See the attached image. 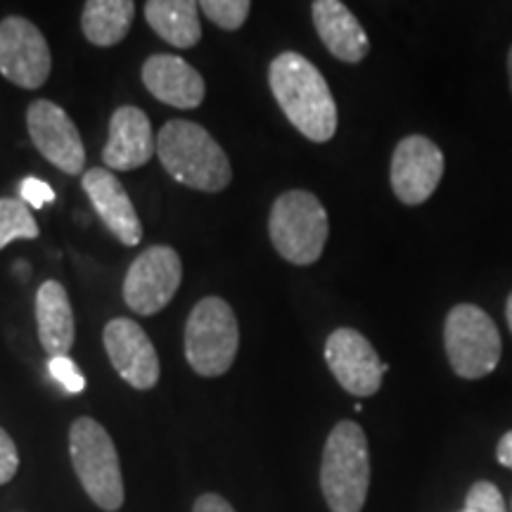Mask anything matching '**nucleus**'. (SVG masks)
I'll use <instances>...</instances> for the list:
<instances>
[{
	"mask_svg": "<svg viewBox=\"0 0 512 512\" xmlns=\"http://www.w3.org/2000/svg\"><path fill=\"white\" fill-rule=\"evenodd\" d=\"M268 86L290 124L313 143L337 133V105L325 76L304 55L280 53L268 67Z\"/></svg>",
	"mask_w": 512,
	"mask_h": 512,
	"instance_id": "1",
	"label": "nucleus"
},
{
	"mask_svg": "<svg viewBox=\"0 0 512 512\" xmlns=\"http://www.w3.org/2000/svg\"><path fill=\"white\" fill-rule=\"evenodd\" d=\"M157 157L174 181L192 190L221 192L233 181L228 155L195 121L174 119L157 136Z\"/></svg>",
	"mask_w": 512,
	"mask_h": 512,
	"instance_id": "2",
	"label": "nucleus"
},
{
	"mask_svg": "<svg viewBox=\"0 0 512 512\" xmlns=\"http://www.w3.org/2000/svg\"><path fill=\"white\" fill-rule=\"evenodd\" d=\"M370 489V448L363 427L342 420L332 427L320 460V491L330 512H361Z\"/></svg>",
	"mask_w": 512,
	"mask_h": 512,
	"instance_id": "3",
	"label": "nucleus"
},
{
	"mask_svg": "<svg viewBox=\"0 0 512 512\" xmlns=\"http://www.w3.org/2000/svg\"><path fill=\"white\" fill-rule=\"evenodd\" d=\"M69 458L88 498L105 512L124 505V477L110 432L93 418H79L69 427Z\"/></svg>",
	"mask_w": 512,
	"mask_h": 512,
	"instance_id": "4",
	"label": "nucleus"
},
{
	"mask_svg": "<svg viewBox=\"0 0 512 512\" xmlns=\"http://www.w3.org/2000/svg\"><path fill=\"white\" fill-rule=\"evenodd\" d=\"M328 233V211L313 192L290 190L273 202L268 235L275 252L290 264H316L328 242Z\"/></svg>",
	"mask_w": 512,
	"mask_h": 512,
	"instance_id": "5",
	"label": "nucleus"
},
{
	"mask_svg": "<svg viewBox=\"0 0 512 512\" xmlns=\"http://www.w3.org/2000/svg\"><path fill=\"white\" fill-rule=\"evenodd\" d=\"M240 349L235 311L221 297H204L185 323V358L202 377H221L233 366Z\"/></svg>",
	"mask_w": 512,
	"mask_h": 512,
	"instance_id": "6",
	"label": "nucleus"
},
{
	"mask_svg": "<svg viewBox=\"0 0 512 512\" xmlns=\"http://www.w3.org/2000/svg\"><path fill=\"white\" fill-rule=\"evenodd\" d=\"M448 366L463 380H482L498 368L503 342L489 313L475 304H458L444 323Z\"/></svg>",
	"mask_w": 512,
	"mask_h": 512,
	"instance_id": "7",
	"label": "nucleus"
},
{
	"mask_svg": "<svg viewBox=\"0 0 512 512\" xmlns=\"http://www.w3.org/2000/svg\"><path fill=\"white\" fill-rule=\"evenodd\" d=\"M183 280V264L176 249L147 247L133 261L124 278V302L138 316H155L176 297Z\"/></svg>",
	"mask_w": 512,
	"mask_h": 512,
	"instance_id": "8",
	"label": "nucleus"
},
{
	"mask_svg": "<svg viewBox=\"0 0 512 512\" xmlns=\"http://www.w3.org/2000/svg\"><path fill=\"white\" fill-rule=\"evenodd\" d=\"M53 69L46 36L27 17H5L0 22V74L19 88H41Z\"/></svg>",
	"mask_w": 512,
	"mask_h": 512,
	"instance_id": "9",
	"label": "nucleus"
},
{
	"mask_svg": "<svg viewBox=\"0 0 512 512\" xmlns=\"http://www.w3.org/2000/svg\"><path fill=\"white\" fill-rule=\"evenodd\" d=\"M325 363L344 392L361 399L380 392L382 377L389 370L387 363L380 361L373 344L354 328L332 332L325 342Z\"/></svg>",
	"mask_w": 512,
	"mask_h": 512,
	"instance_id": "10",
	"label": "nucleus"
},
{
	"mask_svg": "<svg viewBox=\"0 0 512 512\" xmlns=\"http://www.w3.org/2000/svg\"><path fill=\"white\" fill-rule=\"evenodd\" d=\"M441 176H444V152L434 140L408 136L396 145L389 181L399 202L408 207L425 204L439 188Z\"/></svg>",
	"mask_w": 512,
	"mask_h": 512,
	"instance_id": "11",
	"label": "nucleus"
},
{
	"mask_svg": "<svg viewBox=\"0 0 512 512\" xmlns=\"http://www.w3.org/2000/svg\"><path fill=\"white\" fill-rule=\"evenodd\" d=\"M27 128L31 143L50 164L69 176L83 174L86 150L79 128L60 105L50 100L31 102L27 110Z\"/></svg>",
	"mask_w": 512,
	"mask_h": 512,
	"instance_id": "12",
	"label": "nucleus"
},
{
	"mask_svg": "<svg viewBox=\"0 0 512 512\" xmlns=\"http://www.w3.org/2000/svg\"><path fill=\"white\" fill-rule=\"evenodd\" d=\"M107 356L121 380L138 392H147L159 382V356L152 339L131 318H114L102 332Z\"/></svg>",
	"mask_w": 512,
	"mask_h": 512,
	"instance_id": "13",
	"label": "nucleus"
},
{
	"mask_svg": "<svg viewBox=\"0 0 512 512\" xmlns=\"http://www.w3.org/2000/svg\"><path fill=\"white\" fill-rule=\"evenodd\" d=\"M157 152L150 117L140 107H119L110 119V138L102 150V162L110 171H133L147 164Z\"/></svg>",
	"mask_w": 512,
	"mask_h": 512,
	"instance_id": "14",
	"label": "nucleus"
},
{
	"mask_svg": "<svg viewBox=\"0 0 512 512\" xmlns=\"http://www.w3.org/2000/svg\"><path fill=\"white\" fill-rule=\"evenodd\" d=\"M83 190L91 197L100 221L121 245L136 247L143 240L138 211L128 200L124 185L110 169H88V174L83 176Z\"/></svg>",
	"mask_w": 512,
	"mask_h": 512,
	"instance_id": "15",
	"label": "nucleus"
},
{
	"mask_svg": "<svg viewBox=\"0 0 512 512\" xmlns=\"http://www.w3.org/2000/svg\"><path fill=\"white\" fill-rule=\"evenodd\" d=\"M143 83L159 102L178 110H195L207 95L202 74L178 55H152L145 60Z\"/></svg>",
	"mask_w": 512,
	"mask_h": 512,
	"instance_id": "16",
	"label": "nucleus"
},
{
	"mask_svg": "<svg viewBox=\"0 0 512 512\" xmlns=\"http://www.w3.org/2000/svg\"><path fill=\"white\" fill-rule=\"evenodd\" d=\"M313 27L337 60L358 64L370 53L366 29L342 0H313Z\"/></svg>",
	"mask_w": 512,
	"mask_h": 512,
	"instance_id": "17",
	"label": "nucleus"
},
{
	"mask_svg": "<svg viewBox=\"0 0 512 512\" xmlns=\"http://www.w3.org/2000/svg\"><path fill=\"white\" fill-rule=\"evenodd\" d=\"M36 325L38 339L46 354L67 356L74 347V311L69 304V294L62 283L46 280L36 292Z\"/></svg>",
	"mask_w": 512,
	"mask_h": 512,
	"instance_id": "18",
	"label": "nucleus"
},
{
	"mask_svg": "<svg viewBox=\"0 0 512 512\" xmlns=\"http://www.w3.org/2000/svg\"><path fill=\"white\" fill-rule=\"evenodd\" d=\"M145 19L174 48H192L202 38L197 0H147Z\"/></svg>",
	"mask_w": 512,
	"mask_h": 512,
	"instance_id": "19",
	"label": "nucleus"
},
{
	"mask_svg": "<svg viewBox=\"0 0 512 512\" xmlns=\"http://www.w3.org/2000/svg\"><path fill=\"white\" fill-rule=\"evenodd\" d=\"M136 3L133 0H86L81 15L83 36L98 48L121 43L133 24Z\"/></svg>",
	"mask_w": 512,
	"mask_h": 512,
	"instance_id": "20",
	"label": "nucleus"
},
{
	"mask_svg": "<svg viewBox=\"0 0 512 512\" xmlns=\"http://www.w3.org/2000/svg\"><path fill=\"white\" fill-rule=\"evenodd\" d=\"M38 223L31 216V207L22 200L0 197V249L12 240H36Z\"/></svg>",
	"mask_w": 512,
	"mask_h": 512,
	"instance_id": "21",
	"label": "nucleus"
},
{
	"mask_svg": "<svg viewBox=\"0 0 512 512\" xmlns=\"http://www.w3.org/2000/svg\"><path fill=\"white\" fill-rule=\"evenodd\" d=\"M207 19L226 31H238L247 22L252 0H197Z\"/></svg>",
	"mask_w": 512,
	"mask_h": 512,
	"instance_id": "22",
	"label": "nucleus"
},
{
	"mask_svg": "<svg viewBox=\"0 0 512 512\" xmlns=\"http://www.w3.org/2000/svg\"><path fill=\"white\" fill-rule=\"evenodd\" d=\"M463 512H508V508H505L503 494L498 491V486L486 482V479H479L467 491Z\"/></svg>",
	"mask_w": 512,
	"mask_h": 512,
	"instance_id": "23",
	"label": "nucleus"
},
{
	"mask_svg": "<svg viewBox=\"0 0 512 512\" xmlns=\"http://www.w3.org/2000/svg\"><path fill=\"white\" fill-rule=\"evenodd\" d=\"M48 370L62 384L64 392L81 394L86 389V377H83L79 366L69 356H53L48 361Z\"/></svg>",
	"mask_w": 512,
	"mask_h": 512,
	"instance_id": "24",
	"label": "nucleus"
},
{
	"mask_svg": "<svg viewBox=\"0 0 512 512\" xmlns=\"http://www.w3.org/2000/svg\"><path fill=\"white\" fill-rule=\"evenodd\" d=\"M19 470V453L15 441L0 427V486L10 484Z\"/></svg>",
	"mask_w": 512,
	"mask_h": 512,
	"instance_id": "25",
	"label": "nucleus"
},
{
	"mask_svg": "<svg viewBox=\"0 0 512 512\" xmlns=\"http://www.w3.org/2000/svg\"><path fill=\"white\" fill-rule=\"evenodd\" d=\"M19 195L22 202H27L31 209H43L48 202L55 200V192L48 183H43L41 178H24L19 185Z\"/></svg>",
	"mask_w": 512,
	"mask_h": 512,
	"instance_id": "26",
	"label": "nucleus"
},
{
	"mask_svg": "<svg viewBox=\"0 0 512 512\" xmlns=\"http://www.w3.org/2000/svg\"><path fill=\"white\" fill-rule=\"evenodd\" d=\"M192 512H235V508L219 494H202L192 505Z\"/></svg>",
	"mask_w": 512,
	"mask_h": 512,
	"instance_id": "27",
	"label": "nucleus"
},
{
	"mask_svg": "<svg viewBox=\"0 0 512 512\" xmlns=\"http://www.w3.org/2000/svg\"><path fill=\"white\" fill-rule=\"evenodd\" d=\"M496 458H498V463H501L503 467H508V470H512V430L505 432L503 437H501V441H498Z\"/></svg>",
	"mask_w": 512,
	"mask_h": 512,
	"instance_id": "28",
	"label": "nucleus"
},
{
	"mask_svg": "<svg viewBox=\"0 0 512 512\" xmlns=\"http://www.w3.org/2000/svg\"><path fill=\"white\" fill-rule=\"evenodd\" d=\"M505 318H508V325H510V332H512V292L508 297V304H505Z\"/></svg>",
	"mask_w": 512,
	"mask_h": 512,
	"instance_id": "29",
	"label": "nucleus"
},
{
	"mask_svg": "<svg viewBox=\"0 0 512 512\" xmlns=\"http://www.w3.org/2000/svg\"><path fill=\"white\" fill-rule=\"evenodd\" d=\"M508 81H510V93H512V46L508 50Z\"/></svg>",
	"mask_w": 512,
	"mask_h": 512,
	"instance_id": "30",
	"label": "nucleus"
},
{
	"mask_svg": "<svg viewBox=\"0 0 512 512\" xmlns=\"http://www.w3.org/2000/svg\"><path fill=\"white\" fill-rule=\"evenodd\" d=\"M460 512H463V510H460Z\"/></svg>",
	"mask_w": 512,
	"mask_h": 512,
	"instance_id": "31",
	"label": "nucleus"
}]
</instances>
